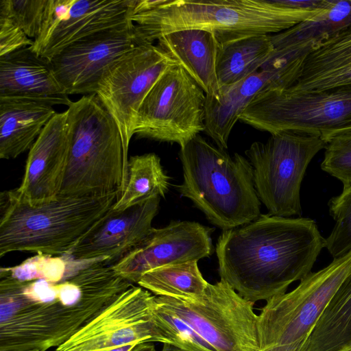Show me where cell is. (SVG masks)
I'll return each mask as SVG.
<instances>
[{
	"mask_svg": "<svg viewBox=\"0 0 351 351\" xmlns=\"http://www.w3.org/2000/svg\"><path fill=\"white\" fill-rule=\"evenodd\" d=\"M145 42L138 34L134 23L129 20L72 43L49 61L66 95H90L95 93L111 64Z\"/></svg>",
	"mask_w": 351,
	"mask_h": 351,
	"instance_id": "5bb4252c",
	"label": "cell"
},
{
	"mask_svg": "<svg viewBox=\"0 0 351 351\" xmlns=\"http://www.w3.org/2000/svg\"><path fill=\"white\" fill-rule=\"evenodd\" d=\"M206 94L179 64L169 66L143 101L134 135L180 147L204 132Z\"/></svg>",
	"mask_w": 351,
	"mask_h": 351,
	"instance_id": "8fae6325",
	"label": "cell"
},
{
	"mask_svg": "<svg viewBox=\"0 0 351 351\" xmlns=\"http://www.w3.org/2000/svg\"><path fill=\"white\" fill-rule=\"evenodd\" d=\"M325 246L313 219L261 214L222 231L215 249L219 274L244 299L267 301L311 273Z\"/></svg>",
	"mask_w": 351,
	"mask_h": 351,
	"instance_id": "7a4b0ae2",
	"label": "cell"
},
{
	"mask_svg": "<svg viewBox=\"0 0 351 351\" xmlns=\"http://www.w3.org/2000/svg\"><path fill=\"white\" fill-rule=\"evenodd\" d=\"M351 88V27L313 47L304 56L291 93Z\"/></svg>",
	"mask_w": 351,
	"mask_h": 351,
	"instance_id": "ffe728a7",
	"label": "cell"
},
{
	"mask_svg": "<svg viewBox=\"0 0 351 351\" xmlns=\"http://www.w3.org/2000/svg\"><path fill=\"white\" fill-rule=\"evenodd\" d=\"M321 10L287 8L273 0H163L154 8L130 12L128 18L146 42L154 43L164 34L197 28L213 32L222 44L280 33Z\"/></svg>",
	"mask_w": 351,
	"mask_h": 351,
	"instance_id": "3957f363",
	"label": "cell"
},
{
	"mask_svg": "<svg viewBox=\"0 0 351 351\" xmlns=\"http://www.w3.org/2000/svg\"><path fill=\"white\" fill-rule=\"evenodd\" d=\"M160 351H185L178 347L169 343H163V346Z\"/></svg>",
	"mask_w": 351,
	"mask_h": 351,
	"instance_id": "8d00e7d4",
	"label": "cell"
},
{
	"mask_svg": "<svg viewBox=\"0 0 351 351\" xmlns=\"http://www.w3.org/2000/svg\"><path fill=\"white\" fill-rule=\"evenodd\" d=\"M160 197H152L123 210L112 207L65 256L79 261L115 263L148 236Z\"/></svg>",
	"mask_w": 351,
	"mask_h": 351,
	"instance_id": "e0dca14e",
	"label": "cell"
},
{
	"mask_svg": "<svg viewBox=\"0 0 351 351\" xmlns=\"http://www.w3.org/2000/svg\"><path fill=\"white\" fill-rule=\"evenodd\" d=\"M183 182L182 196L190 199L207 219L223 230L250 223L261 215L253 168L246 158L195 136L179 153Z\"/></svg>",
	"mask_w": 351,
	"mask_h": 351,
	"instance_id": "5b68a950",
	"label": "cell"
},
{
	"mask_svg": "<svg viewBox=\"0 0 351 351\" xmlns=\"http://www.w3.org/2000/svg\"><path fill=\"white\" fill-rule=\"evenodd\" d=\"M155 302L184 320L216 351H260L254 304L223 280L208 283L195 300L156 296Z\"/></svg>",
	"mask_w": 351,
	"mask_h": 351,
	"instance_id": "30bf717a",
	"label": "cell"
},
{
	"mask_svg": "<svg viewBox=\"0 0 351 351\" xmlns=\"http://www.w3.org/2000/svg\"><path fill=\"white\" fill-rule=\"evenodd\" d=\"M80 265V261L67 256H53L37 254L19 265L1 267L0 275L19 281L45 280L58 282L77 269Z\"/></svg>",
	"mask_w": 351,
	"mask_h": 351,
	"instance_id": "83f0119b",
	"label": "cell"
},
{
	"mask_svg": "<svg viewBox=\"0 0 351 351\" xmlns=\"http://www.w3.org/2000/svg\"><path fill=\"white\" fill-rule=\"evenodd\" d=\"M274 3L281 6L308 10H319L329 5L331 0H306V1H292V0H273Z\"/></svg>",
	"mask_w": 351,
	"mask_h": 351,
	"instance_id": "836d02e7",
	"label": "cell"
},
{
	"mask_svg": "<svg viewBox=\"0 0 351 351\" xmlns=\"http://www.w3.org/2000/svg\"><path fill=\"white\" fill-rule=\"evenodd\" d=\"M302 343H293L289 345H276L266 348L260 351H300Z\"/></svg>",
	"mask_w": 351,
	"mask_h": 351,
	"instance_id": "e575fe53",
	"label": "cell"
},
{
	"mask_svg": "<svg viewBox=\"0 0 351 351\" xmlns=\"http://www.w3.org/2000/svg\"><path fill=\"white\" fill-rule=\"evenodd\" d=\"M156 297V296H155ZM152 318L165 343L185 351H216L178 315L155 302Z\"/></svg>",
	"mask_w": 351,
	"mask_h": 351,
	"instance_id": "f1b7e54d",
	"label": "cell"
},
{
	"mask_svg": "<svg viewBox=\"0 0 351 351\" xmlns=\"http://www.w3.org/2000/svg\"><path fill=\"white\" fill-rule=\"evenodd\" d=\"M34 43L13 20L0 16V57L31 47Z\"/></svg>",
	"mask_w": 351,
	"mask_h": 351,
	"instance_id": "d6a6232c",
	"label": "cell"
},
{
	"mask_svg": "<svg viewBox=\"0 0 351 351\" xmlns=\"http://www.w3.org/2000/svg\"><path fill=\"white\" fill-rule=\"evenodd\" d=\"M304 56L263 68L234 84L219 86L215 94L206 95L204 132L218 147L227 149L230 132L250 103L263 93L289 86Z\"/></svg>",
	"mask_w": 351,
	"mask_h": 351,
	"instance_id": "2e32d148",
	"label": "cell"
},
{
	"mask_svg": "<svg viewBox=\"0 0 351 351\" xmlns=\"http://www.w3.org/2000/svg\"><path fill=\"white\" fill-rule=\"evenodd\" d=\"M175 64L158 45L145 42L116 60L99 81L94 93L118 125L126 158L143 101L162 74Z\"/></svg>",
	"mask_w": 351,
	"mask_h": 351,
	"instance_id": "7c38bea8",
	"label": "cell"
},
{
	"mask_svg": "<svg viewBox=\"0 0 351 351\" xmlns=\"http://www.w3.org/2000/svg\"><path fill=\"white\" fill-rule=\"evenodd\" d=\"M132 1L75 0L66 17L35 52L50 60L72 43L127 22Z\"/></svg>",
	"mask_w": 351,
	"mask_h": 351,
	"instance_id": "44dd1931",
	"label": "cell"
},
{
	"mask_svg": "<svg viewBox=\"0 0 351 351\" xmlns=\"http://www.w3.org/2000/svg\"><path fill=\"white\" fill-rule=\"evenodd\" d=\"M350 27L351 0H331L313 17L270 37L274 50H280L304 42L320 43Z\"/></svg>",
	"mask_w": 351,
	"mask_h": 351,
	"instance_id": "d4e9b609",
	"label": "cell"
},
{
	"mask_svg": "<svg viewBox=\"0 0 351 351\" xmlns=\"http://www.w3.org/2000/svg\"><path fill=\"white\" fill-rule=\"evenodd\" d=\"M270 35H258L220 44L216 73L219 86L242 80L259 71L274 51Z\"/></svg>",
	"mask_w": 351,
	"mask_h": 351,
	"instance_id": "cb8c5ba5",
	"label": "cell"
},
{
	"mask_svg": "<svg viewBox=\"0 0 351 351\" xmlns=\"http://www.w3.org/2000/svg\"><path fill=\"white\" fill-rule=\"evenodd\" d=\"M66 110L57 112L29 150L24 176L15 189L31 205L56 199L65 178L70 151Z\"/></svg>",
	"mask_w": 351,
	"mask_h": 351,
	"instance_id": "ac0fdd59",
	"label": "cell"
},
{
	"mask_svg": "<svg viewBox=\"0 0 351 351\" xmlns=\"http://www.w3.org/2000/svg\"><path fill=\"white\" fill-rule=\"evenodd\" d=\"M157 41V45L185 70L206 95L218 91L216 64L220 44L213 32L184 29L164 34Z\"/></svg>",
	"mask_w": 351,
	"mask_h": 351,
	"instance_id": "7402d4cb",
	"label": "cell"
},
{
	"mask_svg": "<svg viewBox=\"0 0 351 351\" xmlns=\"http://www.w3.org/2000/svg\"><path fill=\"white\" fill-rule=\"evenodd\" d=\"M0 97L26 98L67 107L71 102L58 82L50 61L31 47L0 57Z\"/></svg>",
	"mask_w": 351,
	"mask_h": 351,
	"instance_id": "d6986e66",
	"label": "cell"
},
{
	"mask_svg": "<svg viewBox=\"0 0 351 351\" xmlns=\"http://www.w3.org/2000/svg\"><path fill=\"white\" fill-rule=\"evenodd\" d=\"M337 351H351V343L342 347Z\"/></svg>",
	"mask_w": 351,
	"mask_h": 351,
	"instance_id": "74e56055",
	"label": "cell"
},
{
	"mask_svg": "<svg viewBox=\"0 0 351 351\" xmlns=\"http://www.w3.org/2000/svg\"><path fill=\"white\" fill-rule=\"evenodd\" d=\"M213 231L197 222L172 221L164 228H153L138 245L112 267L132 284L138 283L144 274L156 268L210 256L213 252Z\"/></svg>",
	"mask_w": 351,
	"mask_h": 351,
	"instance_id": "9a60e30c",
	"label": "cell"
},
{
	"mask_svg": "<svg viewBox=\"0 0 351 351\" xmlns=\"http://www.w3.org/2000/svg\"><path fill=\"white\" fill-rule=\"evenodd\" d=\"M328 205L335 225L325 247L334 259L351 251V183L343 185L341 193L331 197Z\"/></svg>",
	"mask_w": 351,
	"mask_h": 351,
	"instance_id": "f546056e",
	"label": "cell"
},
{
	"mask_svg": "<svg viewBox=\"0 0 351 351\" xmlns=\"http://www.w3.org/2000/svg\"><path fill=\"white\" fill-rule=\"evenodd\" d=\"M121 193L97 197L59 195L38 205L16 189L0 196V257L12 252L66 255L117 203Z\"/></svg>",
	"mask_w": 351,
	"mask_h": 351,
	"instance_id": "277c9868",
	"label": "cell"
},
{
	"mask_svg": "<svg viewBox=\"0 0 351 351\" xmlns=\"http://www.w3.org/2000/svg\"><path fill=\"white\" fill-rule=\"evenodd\" d=\"M239 120L271 134L303 132L327 143L351 130V88L313 93L270 90L256 96Z\"/></svg>",
	"mask_w": 351,
	"mask_h": 351,
	"instance_id": "52a82bcc",
	"label": "cell"
},
{
	"mask_svg": "<svg viewBox=\"0 0 351 351\" xmlns=\"http://www.w3.org/2000/svg\"><path fill=\"white\" fill-rule=\"evenodd\" d=\"M321 169L341 182L351 183V130L330 139L325 147Z\"/></svg>",
	"mask_w": 351,
	"mask_h": 351,
	"instance_id": "1f68e13d",
	"label": "cell"
},
{
	"mask_svg": "<svg viewBox=\"0 0 351 351\" xmlns=\"http://www.w3.org/2000/svg\"><path fill=\"white\" fill-rule=\"evenodd\" d=\"M66 112L70 151L60 195L122 194L127 183L128 159L112 117L95 93L71 101Z\"/></svg>",
	"mask_w": 351,
	"mask_h": 351,
	"instance_id": "8992f818",
	"label": "cell"
},
{
	"mask_svg": "<svg viewBox=\"0 0 351 351\" xmlns=\"http://www.w3.org/2000/svg\"><path fill=\"white\" fill-rule=\"evenodd\" d=\"M326 143L320 137L291 131L254 142L245 152L252 168L254 187L270 215L300 217V188L306 170Z\"/></svg>",
	"mask_w": 351,
	"mask_h": 351,
	"instance_id": "ba28073f",
	"label": "cell"
},
{
	"mask_svg": "<svg viewBox=\"0 0 351 351\" xmlns=\"http://www.w3.org/2000/svg\"><path fill=\"white\" fill-rule=\"evenodd\" d=\"M49 0H0V16L11 19L31 39L40 34Z\"/></svg>",
	"mask_w": 351,
	"mask_h": 351,
	"instance_id": "4dcf8cb0",
	"label": "cell"
},
{
	"mask_svg": "<svg viewBox=\"0 0 351 351\" xmlns=\"http://www.w3.org/2000/svg\"><path fill=\"white\" fill-rule=\"evenodd\" d=\"M154 299L151 292L133 285L55 351H109L143 343H165L152 318Z\"/></svg>",
	"mask_w": 351,
	"mask_h": 351,
	"instance_id": "4fadbf2b",
	"label": "cell"
},
{
	"mask_svg": "<svg viewBox=\"0 0 351 351\" xmlns=\"http://www.w3.org/2000/svg\"><path fill=\"white\" fill-rule=\"evenodd\" d=\"M169 184V177L158 155L148 153L131 156L124 191L112 208L123 210L154 196L164 197Z\"/></svg>",
	"mask_w": 351,
	"mask_h": 351,
	"instance_id": "484cf974",
	"label": "cell"
},
{
	"mask_svg": "<svg viewBox=\"0 0 351 351\" xmlns=\"http://www.w3.org/2000/svg\"><path fill=\"white\" fill-rule=\"evenodd\" d=\"M351 271V251L268 300L258 315L260 350L302 343Z\"/></svg>",
	"mask_w": 351,
	"mask_h": 351,
	"instance_id": "9c48e42d",
	"label": "cell"
},
{
	"mask_svg": "<svg viewBox=\"0 0 351 351\" xmlns=\"http://www.w3.org/2000/svg\"><path fill=\"white\" fill-rule=\"evenodd\" d=\"M130 351H156L153 343H143L137 344Z\"/></svg>",
	"mask_w": 351,
	"mask_h": 351,
	"instance_id": "d590c367",
	"label": "cell"
},
{
	"mask_svg": "<svg viewBox=\"0 0 351 351\" xmlns=\"http://www.w3.org/2000/svg\"><path fill=\"white\" fill-rule=\"evenodd\" d=\"M132 285L105 260L58 282L0 275V351L56 348Z\"/></svg>",
	"mask_w": 351,
	"mask_h": 351,
	"instance_id": "6da1fadb",
	"label": "cell"
},
{
	"mask_svg": "<svg viewBox=\"0 0 351 351\" xmlns=\"http://www.w3.org/2000/svg\"><path fill=\"white\" fill-rule=\"evenodd\" d=\"M137 284L155 296L195 300L203 295L208 282L199 271L197 261H189L150 270Z\"/></svg>",
	"mask_w": 351,
	"mask_h": 351,
	"instance_id": "4316f807",
	"label": "cell"
},
{
	"mask_svg": "<svg viewBox=\"0 0 351 351\" xmlns=\"http://www.w3.org/2000/svg\"><path fill=\"white\" fill-rule=\"evenodd\" d=\"M56 113L43 101L0 97V158L13 159L29 150Z\"/></svg>",
	"mask_w": 351,
	"mask_h": 351,
	"instance_id": "603a6c76",
	"label": "cell"
},
{
	"mask_svg": "<svg viewBox=\"0 0 351 351\" xmlns=\"http://www.w3.org/2000/svg\"><path fill=\"white\" fill-rule=\"evenodd\" d=\"M109 351H129V348L127 346H123L118 348H115Z\"/></svg>",
	"mask_w": 351,
	"mask_h": 351,
	"instance_id": "f35d334b",
	"label": "cell"
}]
</instances>
